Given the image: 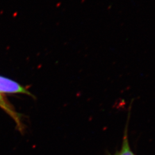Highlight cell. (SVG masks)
Segmentation results:
<instances>
[{"label":"cell","instance_id":"cell-2","mask_svg":"<svg viewBox=\"0 0 155 155\" xmlns=\"http://www.w3.org/2000/svg\"><path fill=\"white\" fill-rule=\"evenodd\" d=\"M130 107H129V110L128 111V115H127V119L126 123V125L124 132V135L122 138V143L121 147L120 150L116 151L114 155H111L110 153H109L108 155H136V154L133 152V150L131 149L129 137H128V125L129 121L130 116Z\"/></svg>","mask_w":155,"mask_h":155},{"label":"cell","instance_id":"cell-1","mask_svg":"<svg viewBox=\"0 0 155 155\" xmlns=\"http://www.w3.org/2000/svg\"><path fill=\"white\" fill-rule=\"evenodd\" d=\"M0 93L29 94L20 84L13 81L0 76Z\"/></svg>","mask_w":155,"mask_h":155}]
</instances>
